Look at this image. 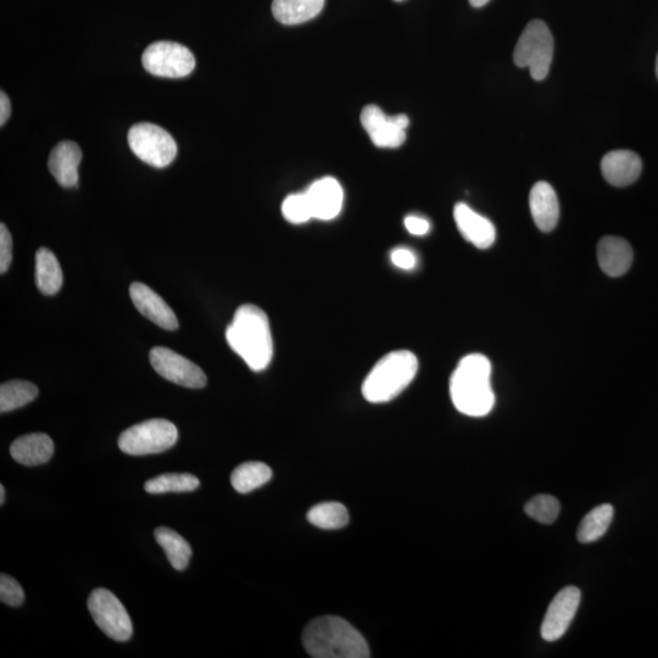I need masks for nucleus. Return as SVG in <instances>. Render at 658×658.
Here are the masks:
<instances>
[{
  "label": "nucleus",
  "mask_w": 658,
  "mask_h": 658,
  "mask_svg": "<svg viewBox=\"0 0 658 658\" xmlns=\"http://www.w3.org/2000/svg\"><path fill=\"white\" fill-rule=\"evenodd\" d=\"M395 2H403V0H395Z\"/></svg>",
  "instance_id": "nucleus-39"
},
{
  "label": "nucleus",
  "mask_w": 658,
  "mask_h": 658,
  "mask_svg": "<svg viewBox=\"0 0 658 658\" xmlns=\"http://www.w3.org/2000/svg\"><path fill=\"white\" fill-rule=\"evenodd\" d=\"M490 0H470V4L475 8H482L484 5H487Z\"/></svg>",
  "instance_id": "nucleus-36"
},
{
  "label": "nucleus",
  "mask_w": 658,
  "mask_h": 658,
  "mask_svg": "<svg viewBox=\"0 0 658 658\" xmlns=\"http://www.w3.org/2000/svg\"><path fill=\"white\" fill-rule=\"evenodd\" d=\"M5 501V488L4 485H0V504H4Z\"/></svg>",
  "instance_id": "nucleus-37"
},
{
  "label": "nucleus",
  "mask_w": 658,
  "mask_h": 658,
  "mask_svg": "<svg viewBox=\"0 0 658 658\" xmlns=\"http://www.w3.org/2000/svg\"><path fill=\"white\" fill-rule=\"evenodd\" d=\"M272 478L271 468L262 462H245L233 471L231 483L238 493L248 494Z\"/></svg>",
  "instance_id": "nucleus-25"
},
{
  "label": "nucleus",
  "mask_w": 658,
  "mask_h": 658,
  "mask_svg": "<svg viewBox=\"0 0 658 658\" xmlns=\"http://www.w3.org/2000/svg\"><path fill=\"white\" fill-rule=\"evenodd\" d=\"M633 249L626 239L602 238L598 245V260L601 270L610 277H621L633 264Z\"/></svg>",
  "instance_id": "nucleus-19"
},
{
  "label": "nucleus",
  "mask_w": 658,
  "mask_h": 658,
  "mask_svg": "<svg viewBox=\"0 0 658 658\" xmlns=\"http://www.w3.org/2000/svg\"><path fill=\"white\" fill-rule=\"evenodd\" d=\"M404 223L406 230L414 234V236H426L429 230H431V223L420 216H407Z\"/></svg>",
  "instance_id": "nucleus-34"
},
{
  "label": "nucleus",
  "mask_w": 658,
  "mask_h": 658,
  "mask_svg": "<svg viewBox=\"0 0 658 658\" xmlns=\"http://www.w3.org/2000/svg\"><path fill=\"white\" fill-rule=\"evenodd\" d=\"M284 219L293 225L309 222L312 219L308 197L304 193L288 195L282 204Z\"/></svg>",
  "instance_id": "nucleus-30"
},
{
  "label": "nucleus",
  "mask_w": 658,
  "mask_h": 658,
  "mask_svg": "<svg viewBox=\"0 0 658 658\" xmlns=\"http://www.w3.org/2000/svg\"><path fill=\"white\" fill-rule=\"evenodd\" d=\"M142 64L149 74L166 78H181L192 74L194 55L187 47L175 42L150 44L142 57Z\"/></svg>",
  "instance_id": "nucleus-9"
},
{
  "label": "nucleus",
  "mask_w": 658,
  "mask_h": 658,
  "mask_svg": "<svg viewBox=\"0 0 658 658\" xmlns=\"http://www.w3.org/2000/svg\"><path fill=\"white\" fill-rule=\"evenodd\" d=\"M38 388L26 381L5 382L0 387V412H10L32 403L37 398Z\"/></svg>",
  "instance_id": "nucleus-26"
},
{
  "label": "nucleus",
  "mask_w": 658,
  "mask_h": 658,
  "mask_svg": "<svg viewBox=\"0 0 658 658\" xmlns=\"http://www.w3.org/2000/svg\"><path fill=\"white\" fill-rule=\"evenodd\" d=\"M228 345L254 372L266 370L273 356V340L269 317L252 304L242 305L227 327Z\"/></svg>",
  "instance_id": "nucleus-1"
},
{
  "label": "nucleus",
  "mask_w": 658,
  "mask_h": 658,
  "mask_svg": "<svg viewBox=\"0 0 658 658\" xmlns=\"http://www.w3.org/2000/svg\"><path fill=\"white\" fill-rule=\"evenodd\" d=\"M613 515H615V510H613L610 504L594 507L583 518L581 524H579L577 532L578 542L590 544L604 537L607 529L611 526Z\"/></svg>",
  "instance_id": "nucleus-24"
},
{
  "label": "nucleus",
  "mask_w": 658,
  "mask_h": 658,
  "mask_svg": "<svg viewBox=\"0 0 658 658\" xmlns=\"http://www.w3.org/2000/svg\"><path fill=\"white\" fill-rule=\"evenodd\" d=\"M155 539L165 551L167 560L175 570L183 571L184 568H187L191 561L192 548L182 535L175 532L174 529L159 527L156 528Z\"/></svg>",
  "instance_id": "nucleus-23"
},
{
  "label": "nucleus",
  "mask_w": 658,
  "mask_h": 658,
  "mask_svg": "<svg viewBox=\"0 0 658 658\" xmlns=\"http://www.w3.org/2000/svg\"><path fill=\"white\" fill-rule=\"evenodd\" d=\"M11 114L10 99L4 92L0 93V125L4 126Z\"/></svg>",
  "instance_id": "nucleus-35"
},
{
  "label": "nucleus",
  "mask_w": 658,
  "mask_h": 658,
  "mask_svg": "<svg viewBox=\"0 0 658 658\" xmlns=\"http://www.w3.org/2000/svg\"><path fill=\"white\" fill-rule=\"evenodd\" d=\"M88 609L97 626L109 638L125 643L131 639L133 626L122 602L111 591L99 588L88 599Z\"/></svg>",
  "instance_id": "nucleus-8"
},
{
  "label": "nucleus",
  "mask_w": 658,
  "mask_h": 658,
  "mask_svg": "<svg viewBox=\"0 0 658 658\" xmlns=\"http://www.w3.org/2000/svg\"><path fill=\"white\" fill-rule=\"evenodd\" d=\"M200 481L188 473H169L149 479L144 489L150 494L187 493L198 489Z\"/></svg>",
  "instance_id": "nucleus-27"
},
{
  "label": "nucleus",
  "mask_w": 658,
  "mask_h": 658,
  "mask_svg": "<svg viewBox=\"0 0 658 658\" xmlns=\"http://www.w3.org/2000/svg\"><path fill=\"white\" fill-rule=\"evenodd\" d=\"M643 171V161L632 150H612L601 161V172L605 180L615 187L633 184Z\"/></svg>",
  "instance_id": "nucleus-15"
},
{
  "label": "nucleus",
  "mask_w": 658,
  "mask_h": 658,
  "mask_svg": "<svg viewBox=\"0 0 658 658\" xmlns=\"http://www.w3.org/2000/svg\"><path fill=\"white\" fill-rule=\"evenodd\" d=\"M561 506L559 500L551 495H537L524 507L527 515L532 520L543 524H552L560 515Z\"/></svg>",
  "instance_id": "nucleus-29"
},
{
  "label": "nucleus",
  "mask_w": 658,
  "mask_h": 658,
  "mask_svg": "<svg viewBox=\"0 0 658 658\" xmlns=\"http://www.w3.org/2000/svg\"><path fill=\"white\" fill-rule=\"evenodd\" d=\"M554 58V37L544 21L529 22L516 44L513 61L518 68H528L535 81H543L549 75Z\"/></svg>",
  "instance_id": "nucleus-5"
},
{
  "label": "nucleus",
  "mask_w": 658,
  "mask_h": 658,
  "mask_svg": "<svg viewBox=\"0 0 658 658\" xmlns=\"http://www.w3.org/2000/svg\"><path fill=\"white\" fill-rule=\"evenodd\" d=\"M454 219L462 236L476 248L488 249L495 243L496 230L493 222L476 213L467 204H456Z\"/></svg>",
  "instance_id": "nucleus-16"
},
{
  "label": "nucleus",
  "mask_w": 658,
  "mask_h": 658,
  "mask_svg": "<svg viewBox=\"0 0 658 658\" xmlns=\"http://www.w3.org/2000/svg\"><path fill=\"white\" fill-rule=\"evenodd\" d=\"M308 520L321 529H339L349 523V512L343 504L323 503L312 507Z\"/></svg>",
  "instance_id": "nucleus-28"
},
{
  "label": "nucleus",
  "mask_w": 658,
  "mask_h": 658,
  "mask_svg": "<svg viewBox=\"0 0 658 658\" xmlns=\"http://www.w3.org/2000/svg\"><path fill=\"white\" fill-rule=\"evenodd\" d=\"M0 600L11 607H19L25 601L24 589L16 579L8 574H2L0 577Z\"/></svg>",
  "instance_id": "nucleus-31"
},
{
  "label": "nucleus",
  "mask_w": 658,
  "mask_h": 658,
  "mask_svg": "<svg viewBox=\"0 0 658 658\" xmlns=\"http://www.w3.org/2000/svg\"><path fill=\"white\" fill-rule=\"evenodd\" d=\"M63 270L54 253L47 248L38 249L36 254V283L44 295H54L63 286Z\"/></svg>",
  "instance_id": "nucleus-22"
},
{
  "label": "nucleus",
  "mask_w": 658,
  "mask_h": 658,
  "mask_svg": "<svg viewBox=\"0 0 658 658\" xmlns=\"http://www.w3.org/2000/svg\"><path fill=\"white\" fill-rule=\"evenodd\" d=\"M10 454L16 462L24 466L44 465L52 459L54 443L47 434H27L11 444Z\"/></svg>",
  "instance_id": "nucleus-20"
},
{
  "label": "nucleus",
  "mask_w": 658,
  "mask_h": 658,
  "mask_svg": "<svg viewBox=\"0 0 658 658\" xmlns=\"http://www.w3.org/2000/svg\"><path fill=\"white\" fill-rule=\"evenodd\" d=\"M177 439L174 423L154 418L126 429L119 438V446L127 455L144 456L164 453L176 444Z\"/></svg>",
  "instance_id": "nucleus-6"
},
{
  "label": "nucleus",
  "mask_w": 658,
  "mask_h": 658,
  "mask_svg": "<svg viewBox=\"0 0 658 658\" xmlns=\"http://www.w3.org/2000/svg\"><path fill=\"white\" fill-rule=\"evenodd\" d=\"M361 125L378 148H398L405 142L409 117L387 116L377 105H367L361 113Z\"/></svg>",
  "instance_id": "nucleus-11"
},
{
  "label": "nucleus",
  "mask_w": 658,
  "mask_h": 658,
  "mask_svg": "<svg viewBox=\"0 0 658 658\" xmlns=\"http://www.w3.org/2000/svg\"><path fill=\"white\" fill-rule=\"evenodd\" d=\"M130 297L137 310L148 320L154 322L156 326L164 328L166 331H176L180 326L174 310L146 284L132 283Z\"/></svg>",
  "instance_id": "nucleus-14"
},
{
  "label": "nucleus",
  "mask_w": 658,
  "mask_h": 658,
  "mask_svg": "<svg viewBox=\"0 0 658 658\" xmlns=\"http://www.w3.org/2000/svg\"><path fill=\"white\" fill-rule=\"evenodd\" d=\"M305 194L309 200L312 219L331 221L342 211L344 192L336 178L323 177L315 181Z\"/></svg>",
  "instance_id": "nucleus-13"
},
{
  "label": "nucleus",
  "mask_w": 658,
  "mask_h": 658,
  "mask_svg": "<svg viewBox=\"0 0 658 658\" xmlns=\"http://www.w3.org/2000/svg\"><path fill=\"white\" fill-rule=\"evenodd\" d=\"M82 160L81 148L75 142H60L52 150L48 160L50 174L65 188L78 184V166Z\"/></svg>",
  "instance_id": "nucleus-18"
},
{
  "label": "nucleus",
  "mask_w": 658,
  "mask_h": 658,
  "mask_svg": "<svg viewBox=\"0 0 658 658\" xmlns=\"http://www.w3.org/2000/svg\"><path fill=\"white\" fill-rule=\"evenodd\" d=\"M128 144L139 159L156 169L169 166L177 155V144L170 133L149 122L131 127Z\"/></svg>",
  "instance_id": "nucleus-7"
},
{
  "label": "nucleus",
  "mask_w": 658,
  "mask_h": 658,
  "mask_svg": "<svg viewBox=\"0 0 658 658\" xmlns=\"http://www.w3.org/2000/svg\"><path fill=\"white\" fill-rule=\"evenodd\" d=\"M529 208L540 231L550 232L560 219L559 198L548 182L535 183L529 194Z\"/></svg>",
  "instance_id": "nucleus-17"
},
{
  "label": "nucleus",
  "mask_w": 658,
  "mask_h": 658,
  "mask_svg": "<svg viewBox=\"0 0 658 658\" xmlns=\"http://www.w3.org/2000/svg\"><path fill=\"white\" fill-rule=\"evenodd\" d=\"M325 0H273L272 14L283 25H300L315 19Z\"/></svg>",
  "instance_id": "nucleus-21"
},
{
  "label": "nucleus",
  "mask_w": 658,
  "mask_h": 658,
  "mask_svg": "<svg viewBox=\"0 0 658 658\" xmlns=\"http://www.w3.org/2000/svg\"><path fill=\"white\" fill-rule=\"evenodd\" d=\"M418 359L409 350L392 351L373 366L362 383V395L371 404L389 403L414 381Z\"/></svg>",
  "instance_id": "nucleus-4"
},
{
  "label": "nucleus",
  "mask_w": 658,
  "mask_h": 658,
  "mask_svg": "<svg viewBox=\"0 0 658 658\" xmlns=\"http://www.w3.org/2000/svg\"><path fill=\"white\" fill-rule=\"evenodd\" d=\"M11 261H13V238H11L8 227L2 223L0 225V273L2 275L8 272Z\"/></svg>",
  "instance_id": "nucleus-32"
},
{
  "label": "nucleus",
  "mask_w": 658,
  "mask_h": 658,
  "mask_svg": "<svg viewBox=\"0 0 658 658\" xmlns=\"http://www.w3.org/2000/svg\"><path fill=\"white\" fill-rule=\"evenodd\" d=\"M150 364L161 377L184 388L202 389L208 382L202 368L171 349L163 347L152 349Z\"/></svg>",
  "instance_id": "nucleus-10"
},
{
  "label": "nucleus",
  "mask_w": 658,
  "mask_h": 658,
  "mask_svg": "<svg viewBox=\"0 0 658 658\" xmlns=\"http://www.w3.org/2000/svg\"><path fill=\"white\" fill-rule=\"evenodd\" d=\"M306 652L315 658H367L370 648L367 641L343 618L325 616L316 618L304 630Z\"/></svg>",
  "instance_id": "nucleus-3"
},
{
  "label": "nucleus",
  "mask_w": 658,
  "mask_h": 658,
  "mask_svg": "<svg viewBox=\"0 0 658 658\" xmlns=\"http://www.w3.org/2000/svg\"><path fill=\"white\" fill-rule=\"evenodd\" d=\"M656 75H657V78H658V55H657V59H656Z\"/></svg>",
  "instance_id": "nucleus-38"
},
{
  "label": "nucleus",
  "mask_w": 658,
  "mask_h": 658,
  "mask_svg": "<svg viewBox=\"0 0 658 658\" xmlns=\"http://www.w3.org/2000/svg\"><path fill=\"white\" fill-rule=\"evenodd\" d=\"M450 397L457 411L470 417L487 416L495 405L492 364L487 356H465L450 379Z\"/></svg>",
  "instance_id": "nucleus-2"
},
{
  "label": "nucleus",
  "mask_w": 658,
  "mask_h": 658,
  "mask_svg": "<svg viewBox=\"0 0 658 658\" xmlns=\"http://www.w3.org/2000/svg\"><path fill=\"white\" fill-rule=\"evenodd\" d=\"M390 260L394 266L405 271L414 270L417 265L416 255L406 248L394 249L390 254Z\"/></svg>",
  "instance_id": "nucleus-33"
},
{
  "label": "nucleus",
  "mask_w": 658,
  "mask_h": 658,
  "mask_svg": "<svg viewBox=\"0 0 658 658\" xmlns=\"http://www.w3.org/2000/svg\"><path fill=\"white\" fill-rule=\"evenodd\" d=\"M581 590L576 587H567L557 594L551 601L542 624V637L544 640H559L570 628L574 616H576L579 604H581Z\"/></svg>",
  "instance_id": "nucleus-12"
}]
</instances>
